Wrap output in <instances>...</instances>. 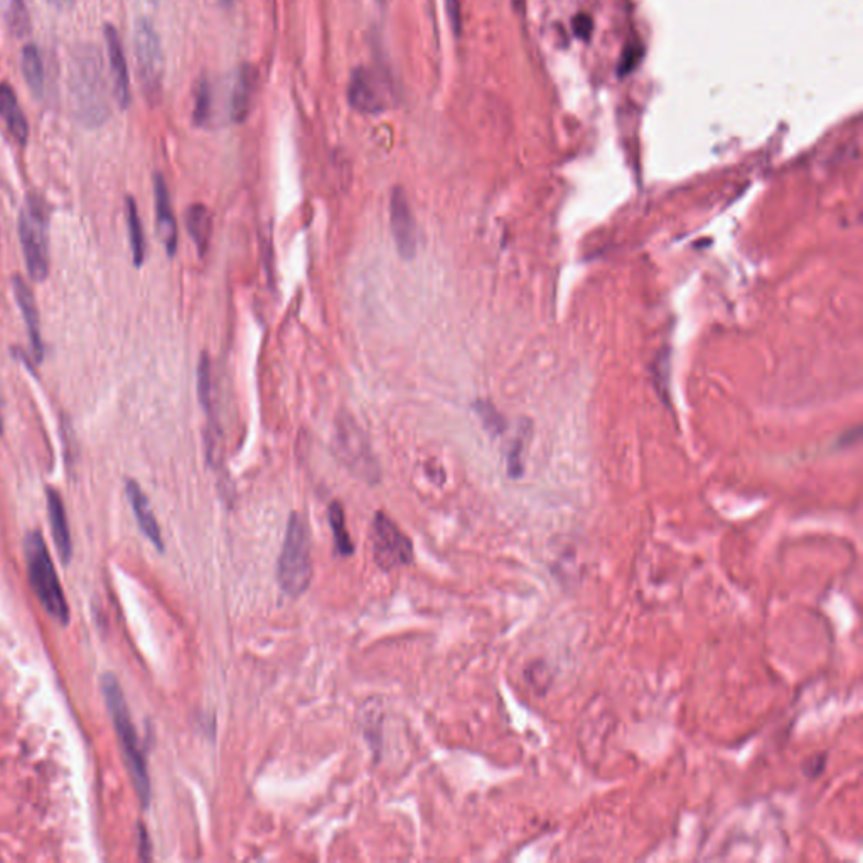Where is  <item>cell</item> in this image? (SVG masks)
Wrapping results in <instances>:
<instances>
[{"label":"cell","instance_id":"cell-10","mask_svg":"<svg viewBox=\"0 0 863 863\" xmlns=\"http://www.w3.org/2000/svg\"><path fill=\"white\" fill-rule=\"evenodd\" d=\"M338 430L339 451L343 454L344 462L358 474L373 478L376 464L360 429H356L351 422H343Z\"/></svg>","mask_w":863,"mask_h":863},{"label":"cell","instance_id":"cell-15","mask_svg":"<svg viewBox=\"0 0 863 863\" xmlns=\"http://www.w3.org/2000/svg\"><path fill=\"white\" fill-rule=\"evenodd\" d=\"M127 496H129L130 506L134 510L140 530L144 531L145 537L149 538L159 550H164L161 528H159L156 516L152 513L151 503L135 481L127 483Z\"/></svg>","mask_w":863,"mask_h":863},{"label":"cell","instance_id":"cell-13","mask_svg":"<svg viewBox=\"0 0 863 863\" xmlns=\"http://www.w3.org/2000/svg\"><path fill=\"white\" fill-rule=\"evenodd\" d=\"M154 194H156L157 230L169 257H174L177 250V223L172 211L171 194L167 189L166 179L157 174L154 177Z\"/></svg>","mask_w":863,"mask_h":863},{"label":"cell","instance_id":"cell-1","mask_svg":"<svg viewBox=\"0 0 863 863\" xmlns=\"http://www.w3.org/2000/svg\"><path fill=\"white\" fill-rule=\"evenodd\" d=\"M70 92L76 117L86 127H100L110 117L107 83L98 49L81 46L71 61Z\"/></svg>","mask_w":863,"mask_h":863},{"label":"cell","instance_id":"cell-8","mask_svg":"<svg viewBox=\"0 0 863 863\" xmlns=\"http://www.w3.org/2000/svg\"><path fill=\"white\" fill-rule=\"evenodd\" d=\"M373 558L381 570L398 569L412 563L413 547L410 538L385 513H378L371 528Z\"/></svg>","mask_w":863,"mask_h":863},{"label":"cell","instance_id":"cell-3","mask_svg":"<svg viewBox=\"0 0 863 863\" xmlns=\"http://www.w3.org/2000/svg\"><path fill=\"white\" fill-rule=\"evenodd\" d=\"M312 557L309 531L301 515L292 513L285 531L284 547L277 563V580L285 594L297 597L311 585Z\"/></svg>","mask_w":863,"mask_h":863},{"label":"cell","instance_id":"cell-4","mask_svg":"<svg viewBox=\"0 0 863 863\" xmlns=\"http://www.w3.org/2000/svg\"><path fill=\"white\" fill-rule=\"evenodd\" d=\"M26 560L29 582L39 601L49 616L66 624L70 619L68 602L63 594V587L59 584L48 547L38 531H33L26 537Z\"/></svg>","mask_w":863,"mask_h":863},{"label":"cell","instance_id":"cell-24","mask_svg":"<svg viewBox=\"0 0 863 863\" xmlns=\"http://www.w3.org/2000/svg\"><path fill=\"white\" fill-rule=\"evenodd\" d=\"M4 17L12 33L19 38L26 36L29 31V16L24 0H4Z\"/></svg>","mask_w":863,"mask_h":863},{"label":"cell","instance_id":"cell-23","mask_svg":"<svg viewBox=\"0 0 863 863\" xmlns=\"http://www.w3.org/2000/svg\"><path fill=\"white\" fill-rule=\"evenodd\" d=\"M213 86L210 80H201L194 92L193 120L198 127H208L213 118Z\"/></svg>","mask_w":863,"mask_h":863},{"label":"cell","instance_id":"cell-20","mask_svg":"<svg viewBox=\"0 0 863 863\" xmlns=\"http://www.w3.org/2000/svg\"><path fill=\"white\" fill-rule=\"evenodd\" d=\"M127 223H129V240L134 265L142 267L145 260V236L134 198H127Z\"/></svg>","mask_w":863,"mask_h":863},{"label":"cell","instance_id":"cell-2","mask_svg":"<svg viewBox=\"0 0 863 863\" xmlns=\"http://www.w3.org/2000/svg\"><path fill=\"white\" fill-rule=\"evenodd\" d=\"M102 690L108 710L112 713L113 724H115V730L120 737L125 762L129 766L130 776L134 779L135 789L139 793L142 805L147 806L151 803V778L147 772L144 751L140 749L139 737H137L134 724L130 719L124 693L112 675L103 676Z\"/></svg>","mask_w":863,"mask_h":863},{"label":"cell","instance_id":"cell-17","mask_svg":"<svg viewBox=\"0 0 863 863\" xmlns=\"http://www.w3.org/2000/svg\"><path fill=\"white\" fill-rule=\"evenodd\" d=\"M0 117L4 118L7 129L12 137L24 145L29 139V124L26 115L22 112L16 93L7 83L0 85Z\"/></svg>","mask_w":863,"mask_h":863},{"label":"cell","instance_id":"cell-16","mask_svg":"<svg viewBox=\"0 0 863 863\" xmlns=\"http://www.w3.org/2000/svg\"><path fill=\"white\" fill-rule=\"evenodd\" d=\"M48 516L53 531L54 543L58 547L59 557L63 562H70L71 558V533L66 518L65 504L59 496L58 491L48 489Z\"/></svg>","mask_w":863,"mask_h":863},{"label":"cell","instance_id":"cell-25","mask_svg":"<svg viewBox=\"0 0 863 863\" xmlns=\"http://www.w3.org/2000/svg\"><path fill=\"white\" fill-rule=\"evenodd\" d=\"M478 413L481 415V419H483L484 425L488 427V429L493 430V432H499V430L503 429L501 427V417H499L496 410H494L489 403H478Z\"/></svg>","mask_w":863,"mask_h":863},{"label":"cell","instance_id":"cell-14","mask_svg":"<svg viewBox=\"0 0 863 863\" xmlns=\"http://www.w3.org/2000/svg\"><path fill=\"white\" fill-rule=\"evenodd\" d=\"M12 287H14V295H16V301L19 304V309H21L22 317H24V322H26L27 334H29V339H31L34 358L39 363L44 358V346L43 338H41V322H39L36 299H34L33 292H31V289L27 287L26 282L21 277H14Z\"/></svg>","mask_w":863,"mask_h":863},{"label":"cell","instance_id":"cell-19","mask_svg":"<svg viewBox=\"0 0 863 863\" xmlns=\"http://www.w3.org/2000/svg\"><path fill=\"white\" fill-rule=\"evenodd\" d=\"M21 68L22 76H24L27 86L31 88V92L36 97H41L44 90L43 59H41V53L34 44H27L22 49Z\"/></svg>","mask_w":863,"mask_h":863},{"label":"cell","instance_id":"cell-27","mask_svg":"<svg viewBox=\"0 0 863 863\" xmlns=\"http://www.w3.org/2000/svg\"><path fill=\"white\" fill-rule=\"evenodd\" d=\"M140 852H142V858H151V843H149V837H147V833H145L144 826H140Z\"/></svg>","mask_w":863,"mask_h":863},{"label":"cell","instance_id":"cell-29","mask_svg":"<svg viewBox=\"0 0 863 863\" xmlns=\"http://www.w3.org/2000/svg\"><path fill=\"white\" fill-rule=\"evenodd\" d=\"M0 434H2V413H0Z\"/></svg>","mask_w":863,"mask_h":863},{"label":"cell","instance_id":"cell-6","mask_svg":"<svg viewBox=\"0 0 863 863\" xmlns=\"http://www.w3.org/2000/svg\"><path fill=\"white\" fill-rule=\"evenodd\" d=\"M19 238L27 272L31 279L41 282L49 274L48 235L41 203H36L33 199L19 218Z\"/></svg>","mask_w":863,"mask_h":863},{"label":"cell","instance_id":"cell-11","mask_svg":"<svg viewBox=\"0 0 863 863\" xmlns=\"http://www.w3.org/2000/svg\"><path fill=\"white\" fill-rule=\"evenodd\" d=\"M105 41H107L108 65H110L115 100L120 107L127 108L130 105L129 66H127L120 36L112 24L105 27Z\"/></svg>","mask_w":863,"mask_h":863},{"label":"cell","instance_id":"cell-28","mask_svg":"<svg viewBox=\"0 0 863 863\" xmlns=\"http://www.w3.org/2000/svg\"><path fill=\"white\" fill-rule=\"evenodd\" d=\"M71 2L73 0H49V4L56 7V9H68L71 6Z\"/></svg>","mask_w":863,"mask_h":863},{"label":"cell","instance_id":"cell-30","mask_svg":"<svg viewBox=\"0 0 863 863\" xmlns=\"http://www.w3.org/2000/svg\"><path fill=\"white\" fill-rule=\"evenodd\" d=\"M151 2H157V0H151Z\"/></svg>","mask_w":863,"mask_h":863},{"label":"cell","instance_id":"cell-12","mask_svg":"<svg viewBox=\"0 0 863 863\" xmlns=\"http://www.w3.org/2000/svg\"><path fill=\"white\" fill-rule=\"evenodd\" d=\"M258 73L253 66L243 65L236 71L231 85L228 113L231 122L243 124L252 110L253 97L257 90Z\"/></svg>","mask_w":863,"mask_h":863},{"label":"cell","instance_id":"cell-9","mask_svg":"<svg viewBox=\"0 0 863 863\" xmlns=\"http://www.w3.org/2000/svg\"><path fill=\"white\" fill-rule=\"evenodd\" d=\"M390 220H392V233L398 255L403 260H412L417 255L419 235H417V223L413 218L412 208L408 204L407 194L402 188L393 189Z\"/></svg>","mask_w":863,"mask_h":863},{"label":"cell","instance_id":"cell-7","mask_svg":"<svg viewBox=\"0 0 863 863\" xmlns=\"http://www.w3.org/2000/svg\"><path fill=\"white\" fill-rule=\"evenodd\" d=\"M348 102L356 112L365 115L383 113L395 102L392 81L383 71L361 66L349 80Z\"/></svg>","mask_w":863,"mask_h":863},{"label":"cell","instance_id":"cell-21","mask_svg":"<svg viewBox=\"0 0 863 863\" xmlns=\"http://www.w3.org/2000/svg\"><path fill=\"white\" fill-rule=\"evenodd\" d=\"M327 516H329V525H331V530H333L336 552H338L339 555H343V557L353 555L354 543L351 542L348 528H346V516H344L343 506H341L338 501H334V503H331V506H329V513H327Z\"/></svg>","mask_w":863,"mask_h":863},{"label":"cell","instance_id":"cell-26","mask_svg":"<svg viewBox=\"0 0 863 863\" xmlns=\"http://www.w3.org/2000/svg\"><path fill=\"white\" fill-rule=\"evenodd\" d=\"M445 11H447V16L451 21L452 31L456 36H459L462 31L461 2L459 0H445Z\"/></svg>","mask_w":863,"mask_h":863},{"label":"cell","instance_id":"cell-5","mask_svg":"<svg viewBox=\"0 0 863 863\" xmlns=\"http://www.w3.org/2000/svg\"><path fill=\"white\" fill-rule=\"evenodd\" d=\"M134 48L140 85L147 100L156 103L162 93L164 56H162L161 39L156 27L145 17H140L139 21L135 22Z\"/></svg>","mask_w":863,"mask_h":863},{"label":"cell","instance_id":"cell-22","mask_svg":"<svg viewBox=\"0 0 863 863\" xmlns=\"http://www.w3.org/2000/svg\"><path fill=\"white\" fill-rule=\"evenodd\" d=\"M211 360L208 354H201L198 363V397L199 403L203 405L206 413L210 415L211 422H215V397H213V373H211Z\"/></svg>","mask_w":863,"mask_h":863},{"label":"cell","instance_id":"cell-18","mask_svg":"<svg viewBox=\"0 0 863 863\" xmlns=\"http://www.w3.org/2000/svg\"><path fill=\"white\" fill-rule=\"evenodd\" d=\"M186 228L193 238L198 253L204 257V253L210 248L211 235H213V216L204 204H193L186 213Z\"/></svg>","mask_w":863,"mask_h":863}]
</instances>
